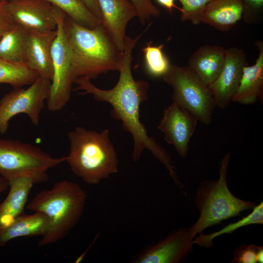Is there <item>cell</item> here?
Masks as SVG:
<instances>
[{
  "mask_svg": "<svg viewBox=\"0 0 263 263\" xmlns=\"http://www.w3.org/2000/svg\"><path fill=\"white\" fill-rule=\"evenodd\" d=\"M162 6L167 9L169 13H171L173 8H176L181 12V8L177 6L174 3V0H156Z\"/></svg>",
  "mask_w": 263,
  "mask_h": 263,
  "instance_id": "cell-32",
  "label": "cell"
},
{
  "mask_svg": "<svg viewBox=\"0 0 263 263\" xmlns=\"http://www.w3.org/2000/svg\"><path fill=\"white\" fill-rule=\"evenodd\" d=\"M8 187V181L0 175V194L5 191Z\"/></svg>",
  "mask_w": 263,
  "mask_h": 263,
  "instance_id": "cell-33",
  "label": "cell"
},
{
  "mask_svg": "<svg viewBox=\"0 0 263 263\" xmlns=\"http://www.w3.org/2000/svg\"><path fill=\"white\" fill-rule=\"evenodd\" d=\"M29 36L28 31L14 24L0 39V58L12 62L25 64Z\"/></svg>",
  "mask_w": 263,
  "mask_h": 263,
  "instance_id": "cell-21",
  "label": "cell"
},
{
  "mask_svg": "<svg viewBox=\"0 0 263 263\" xmlns=\"http://www.w3.org/2000/svg\"><path fill=\"white\" fill-rule=\"evenodd\" d=\"M102 19V24L118 48L124 49L126 30L128 22L138 13L129 0H97Z\"/></svg>",
  "mask_w": 263,
  "mask_h": 263,
  "instance_id": "cell-14",
  "label": "cell"
},
{
  "mask_svg": "<svg viewBox=\"0 0 263 263\" xmlns=\"http://www.w3.org/2000/svg\"><path fill=\"white\" fill-rule=\"evenodd\" d=\"M255 45L259 55L254 64L245 66L239 86L231 102L251 105L263 101V42L258 40Z\"/></svg>",
  "mask_w": 263,
  "mask_h": 263,
  "instance_id": "cell-16",
  "label": "cell"
},
{
  "mask_svg": "<svg viewBox=\"0 0 263 263\" xmlns=\"http://www.w3.org/2000/svg\"><path fill=\"white\" fill-rule=\"evenodd\" d=\"M58 8L77 23L94 28L102 23L86 7L82 0H45Z\"/></svg>",
  "mask_w": 263,
  "mask_h": 263,
  "instance_id": "cell-23",
  "label": "cell"
},
{
  "mask_svg": "<svg viewBox=\"0 0 263 263\" xmlns=\"http://www.w3.org/2000/svg\"><path fill=\"white\" fill-rule=\"evenodd\" d=\"M5 0L0 3V39L3 34L10 30L15 24L3 7Z\"/></svg>",
  "mask_w": 263,
  "mask_h": 263,
  "instance_id": "cell-30",
  "label": "cell"
},
{
  "mask_svg": "<svg viewBox=\"0 0 263 263\" xmlns=\"http://www.w3.org/2000/svg\"><path fill=\"white\" fill-rule=\"evenodd\" d=\"M51 80L39 77L27 89L14 88L0 100V133H5L11 119L17 114H26L38 126L50 91Z\"/></svg>",
  "mask_w": 263,
  "mask_h": 263,
  "instance_id": "cell-9",
  "label": "cell"
},
{
  "mask_svg": "<svg viewBox=\"0 0 263 263\" xmlns=\"http://www.w3.org/2000/svg\"><path fill=\"white\" fill-rule=\"evenodd\" d=\"M64 27L70 51L73 82L80 77L91 80L102 74L118 71L123 52L102 23L89 28L66 15Z\"/></svg>",
  "mask_w": 263,
  "mask_h": 263,
  "instance_id": "cell-2",
  "label": "cell"
},
{
  "mask_svg": "<svg viewBox=\"0 0 263 263\" xmlns=\"http://www.w3.org/2000/svg\"><path fill=\"white\" fill-rule=\"evenodd\" d=\"M68 137L70 149L65 162L85 183L97 185L117 172L118 159L109 129L99 132L77 126Z\"/></svg>",
  "mask_w": 263,
  "mask_h": 263,
  "instance_id": "cell-3",
  "label": "cell"
},
{
  "mask_svg": "<svg viewBox=\"0 0 263 263\" xmlns=\"http://www.w3.org/2000/svg\"><path fill=\"white\" fill-rule=\"evenodd\" d=\"M181 4L180 19L188 21L195 25L200 22L201 15L211 0H178Z\"/></svg>",
  "mask_w": 263,
  "mask_h": 263,
  "instance_id": "cell-26",
  "label": "cell"
},
{
  "mask_svg": "<svg viewBox=\"0 0 263 263\" xmlns=\"http://www.w3.org/2000/svg\"><path fill=\"white\" fill-rule=\"evenodd\" d=\"M164 46V44L153 45L150 41L142 49L145 71L152 77H162L171 66L163 51Z\"/></svg>",
  "mask_w": 263,
  "mask_h": 263,
  "instance_id": "cell-25",
  "label": "cell"
},
{
  "mask_svg": "<svg viewBox=\"0 0 263 263\" xmlns=\"http://www.w3.org/2000/svg\"><path fill=\"white\" fill-rule=\"evenodd\" d=\"M257 263H263V246H259L256 253Z\"/></svg>",
  "mask_w": 263,
  "mask_h": 263,
  "instance_id": "cell-34",
  "label": "cell"
},
{
  "mask_svg": "<svg viewBox=\"0 0 263 263\" xmlns=\"http://www.w3.org/2000/svg\"><path fill=\"white\" fill-rule=\"evenodd\" d=\"M137 9V17L140 22L144 24L151 18H157L160 14V10L153 4L151 0H129Z\"/></svg>",
  "mask_w": 263,
  "mask_h": 263,
  "instance_id": "cell-28",
  "label": "cell"
},
{
  "mask_svg": "<svg viewBox=\"0 0 263 263\" xmlns=\"http://www.w3.org/2000/svg\"></svg>",
  "mask_w": 263,
  "mask_h": 263,
  "instance_id": "cell-36",
  "label": "cell"
},
{
  "mask_svg": "<svg viewBox=\"0 0 263 263\" xmlns=\"http://www.w3.org/2000/svg\"><path fill=\"white\" fill-rule=\"evenodd\" d=\"M162 78L172 88V101L187 110L202 123H211L216 107L214 99L208 86L188 66L171 64Z\"/></svg>",
  "mask_w": 263,
  "mask_h": 263,
  "instance_id": "cell-7",
  "label": "cell"
},
{
  "mask_svg": "<svg viewBox=\"0 0 263 263\" xmlns=\"http://www.w3.org/2000/svg\"><path fill=\"white\" fill-rule=\"evenodd\" d=\"M259 245L243 244L233 251L231 263H256V253Z\"/></svg>",
  "mask_w": 263,
  "mask_h": 263,
  "instance_id": "cell-29",
  "label": "cell"
},
{
  "mask_svg": "<svg viewBox=\"0 0 263 263\" xmlns=\"http://www.w3.org/2000/svg\"><path fill=\"white\" fill-rule=\"evenodd\" d=\"M4 0H0V3L3 1Z\"/></svg>",
  "mask_w": 263,
  "mask_h": 263,
  "instance_id": "cell-35",
  "label": "cell"
},
{
  "mask_svg": "<svg viewBox=\"0 0 263 263\" xmlns=\"http://www.w3.org/2000/svg\"><path fill=\"white\" fill-rule=\"evenodd\" d=\"M248 65L244 51L236 47L225 49L223 68L215 80L208 86L216 106L226 108L231 102L240 82L244 67Z\"/></svg>",
  "mask_w": 263,
  "mask_h": 263,
  "instance_id": "cell-13",
  "label": "cell"
},
{
  "mask_svg": "<svg viewBox=\"0 0 263 263\" xmlns=\"http://www.w3.org/2000/svg\"><path fill=\"white\" fill-rule=\"evenodd\" d=\"M225 49L214 45L200 46L190 56L188 68L206 85L212 83L224 65Z\"/></svg>",
  "mask_w": 263,
  "mask_h": 263,
  "instance_id": "cell-17",
  "label": "cell"
},
{
  "mask_svg": "<svg viewBox=\"0 0 263 263\" xmlns=\"http://www.w3.org/2000/svg\"><path fill=\"white\" fill-rule=\"evenodd\" d=\"M193 239L189 228L174 230L155 244L146 247L132 263H182L192 251Z\"/></svg>",
  "mask_w": 263,
  "mask_h": 263,
  "instance_id": "cell-12",
  "label": "cell"
},
{
  "mask_svg": "<svg viewBox=\"0 0 263 263\" xmlns=\"http://www.w3.org/2000/svg\"><path fill=\"white\" fill-rule=\"evenodd\" d=\"M231 154L227 152L220 162L217 180H205L197 188L194 204L200 213L189 230L194 238L206 228L222 221L240 215L242 211L252 209L256 204L235 196L227 185V173Z\"/></svg>",
  "mask_w": 263,
  "mask_h": 263,
  "instance_id": "cell-5",
  "label": "cell"
},
{
  "mask_svg": "<svg viewBox=\"0 0 263 263\" xmlns=\"http://www.w3.org/2000/svg\"><path fill=\"white\" fill-rule=\"evenodd\" d=\"M87 197L79 184L66 180L35 196L27 208L43 213L49 221L48 230L38 242L39 246L54 244L66 237L83 215Z\"/></svg>",
  "mask_w": 263,
  "mask_h": 263,
  "instance_id": "cell-4",
  "label": "cell"
},
{
  "mask_svg": "<svg viewBox=\"0 0 263 263\" xmlns=\"http://www.w3.org/2000/svg\"><path fill=\"white\" fill-rule=\"evenodd\" d=\"M38 75L26 64L12 62L0 58V84H7L14 89L31 85Z\"/></svg>",
  "mask_w": 263,
  "mask_h": 263,
  "instance_id": "cell-22",
  "label": "cell"
},
{
  "mask_svg": "<svg viewBox=\"0 0 263 263\" xmlns=\"http://www.w3.org/2000/svg\"><path fill=\"white\" fill-rule=\"evenodd\" d=\"M198 122L194 115L172 101L164 110L158 129L163 133L166 142L172 145L179 156L185 158Z\"/></svg>",
  "mask_w": 263,
  "mask_h": 263,
  "instance_id": "cell-11",
  "label": "cell"
},
{
  "mask_svg": "<svg viewBox=\"0 0 263 263\" xmlns=\"http://www.w3.org/2000/svg\"><path fill=\"white\" fill-rule=\"evenodd\" d=\"M141 34L136 38L126 36L124 49L118 71L117 83L113 88L103 90L96 87L86 77L75 79L77 87L74 91H82L80 94H91L98 101L109 103L112 107L111 115L122 122L123 129L133 139L132 158L138 161L145 150L150 151L154 157L163 164L176 185L180 183L173 162L166 150L154 137H150L140 120V106L148 98L149 83L142 79L135 80L132 71V53Z\"/></svg>",
  "mask_w": 263,
  "mask_h": 263,
  "instance_id": "cell-1",
  "label": "cell"
},
{
  "mask_svg": "<svg viewBox=\"0 0 263 263\" xmlns=\"http://www.w3.org/2000/svg\"><path fill=\"white\" fill-rule=\"evenodd\" d=\"M242 12L241 0H211L201 15L200 22L225 32L242 19Z\"/></svg>",
  "mask_w": 263,
  "mask_h": 263,
  "instance_id": "cell-19",
  "label": "cell"
},
{
  "mask_svg": "<svg viewBox=\"0 0 263 263\" xmlns=\"http://www.w3.org/2000/svg\"><path fill=\"white\" fill-rule=\"evenodd\" d=\"M56 36L52 47L53 75L47 101L48 110L51 112L62 109L69 102L73 82L70 48L64 27L66 15L55 6Z\"/></svg>",
  "mask_w": 263,
  "mask_h": 263,
  "instance_id": "cell-8",
  "label": "cell"
},
{
  "mask_svg": "<svg viewBox=\"0 0 263 263\" xmlns=\"http://www.w3.org/2000/svg\"><path fill=\"white\" fill-rule=\"evenodd\" d=\"M242 19L247 24L260 22L263 14V0H241Z\"/></svg>",
  "mask_w": 263,
  "mask_h": 263,
  "instance_id": "cell-27",
  "label": "cell"
},
{
  "mask_svg": "<svg viewBox=\"0 0 263 263\" xmlns=\"http://www.w3.org/2000/svg\"><path fill=\"white\" fill-rule=\"evenodd\" d=\"M9 192L0 204V227L6 226L24 213V209L33 186L37 184L33 177L23 176L8 180Z\"/></svg>",
  "mask_w": 263,
  "mask_h": 263,
  "instance_id": "cell-18",
  "label": "cell"
},
{
  "mask_svg": "<svg viewBox=\"0 0 263 263\" xmlns=\"http://www.w3.org/2000/svg\"><path fill=\"white\" fill-rule=\"evenodd\" d=\"M3 7L15 24L29 32L56 30L55 6L45 0H5Z\"/></svg>",
  "mask_w": 263,
  "mask_h": 263,
  "instance_id": "cell-10",
  "label": "cell"
},
{
  "mask_svg": "<svg viewBox=\"0 0 263 263\" xmlns=\"http://www.w3.org/2000/svg\"><path fill=\"white\" fill-rule=\"evenodd\" d=\"M88 9L102 21L101 10L97 0H82Z\"/></svg>",
  "mask_w": 263,
  "mask_h": 263,
  "instance_id": "cell-31",
  "label": "cell"
},
{
  "mask_svg": "<svg viewBox=\"0 0 263 263\" xmlns=\"http://www.w3.org/2000/svg\"><path fill=\"white\" fill-rule=\"evenodd\" d=\"M263 224V202L252 209V211L239 221L229 224L219 231L204 234L202 233L194 238L192 244H198L202 247H210L213 244L212 240L218 236L225 234H232L235 230L244 226L253 224Z\"/></svg>",
  "mask_w": 263,
  "mask_h": 263,
  "instance_id": "cell-24",
  "label": "cell"
},
{
  "mask_svg": "<svg viewBox=\"0 0 263 263\" xmlns=\"http://www.w3.org/2000/svg\"><path fill=\"white\" fill-rule=\"evenodd\" d=\"M49 221L42 213H24L16 218L10 224L0 227V246H4L11 240L23 237L43 236L48 231Z\"/></svg>",
  "mask_w": 263,
  "mask_h": 263,
  "instance_id": "cell-20",
  "label": "cell"
},
{
  "mask_svg": "<svg viewBox=\"0 0 263 263\" xmlns=\"http://www.w3.org/2000/svg\"><path fill=\"white\" fill-rule=\"evenodd\" d=\"M65 162L40 148L18 140L0 138V175L7 181L28 176L37 184L45 182L48 170Z\"/></svg>",
  "mask_w": 263,
  "mask_h": 263,
  "instance_id": "cell-6",
  "label": "cell"
},
{
  "mask_svg": "<svg viewBox=\"0 0 263 263\" xmlns=\"http://www.w3.org/2000/svg\"><path fill=\"white\" fill-rule=\"evenodd\" d=\"M56 30L45 33L29 32L25 64L40 77L51 80L53 75L52 47Z\"/></svg>",
  "mask_w": 263,
  "mask_h": 263,
  "instance_id": "cell-15",
  "label": "cell"
}]
</instances>
